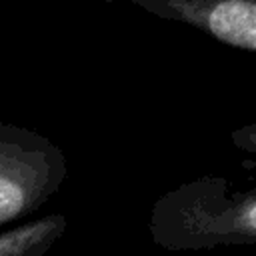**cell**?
I'll list each match as a JSON object with an SVG mask.
<instances>
[{
  "label": "cell",
  "mask_w": 256,
  "mask_h": 256,
  "mask_svg": "<svg viewBox=\"0 0 256 256\" xmlns=\"http://www.w3.org/2000/svg\"><path fill=\"white\" fill-rule=\"evenodd\" d=\"M188 24L220 44L256 52V0H120Z\"/></svg>",
  "instance_id": "3"
},
{
  "label": "cell",
  "mask_w": 256,
  "mask_h": 256,
  "mask_svg": "<svg viewBox=\"0 0 256 256\" xmlns=\"http://www.w3.org/2000/svg\"><path fill=\"white\" fill-rule=\"evenodd\" d=\"M68 218L64 214H48L44 218L6 228L0 234V256H42L66 232Z\"/></svg>",
  "instance_id": "4"
},
{
  "label": "cell",
  "mask_w": 256,
  "mask_h": 256,
  "mask_svg": "<svg viewBox=\"0 0 256 256\" xmlns=\"http://www.w3.org/2000/svg\"><path fill=\"white\" fill-rule=\"evenodd\" d=\"M62 148L24 126L0 124V224L40 210L64 184Z\"/></svg>",
  "instance_id": "2"
},
{
  "label": "cell",
  "mask_w": 256,
  "mask_h": 256,
  "mask_svg": "<svg viewBox=\"0 0 256 256\" xmlns=\"http://www.w3.org/2000/svg\"><path fill=\"white\" fill-rule=\"evenodd\" d=\"M148 230L172 252L256 244V188L232 190L226 176L202 174L152 204Z\"/></svg>",
  "instance_id": "1"
},
{
  "label": "cell",
  "mask_w": 256,
  "mask_h": 256,
  "mask_svg": "<svg viewBox=\"0 0 256 256\" xmlns=\"http://www.w3.org/2000/svg\"><path fill=\"white\" fill-rule=\"evenodd\" d=\"M230 138L238 150L248 152V154H256V122L232 130Z\"/></svg>",
  "instance_id": "5"
}]
</instances>
